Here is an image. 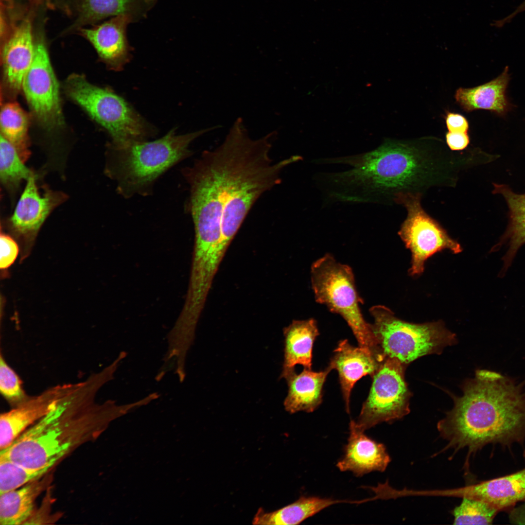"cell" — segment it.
<instances>
[{"instance_id":"13","label":"cell","mask_w":525,"mask_h":525,"mask_svg":"<svg viewBox=\"0 0 525 525\" xmlns=\"http://www.w3.org/2000/svg\"><path fill=\"white\" fill-rule=\"evenodd\" d=\"M69 384L57 385L28 397L0 416V450L9 446L23 432L49 413L67 391Z\"/></svg>"},{"instance_id":"35","label":"cell","mask_w":525,"mask_h":525,"mask_svg":"<svg viewBox=\"0 0 525 525\" xmlns=\"http://www.w3.org/2000/svg\"><path fill=\"white\" fill-rule=\"evenodd\" d=\"M519 8L521 11L525 10V0L521 5L519 6Z\"/></svg>"},{"instance_id":"11","label":"cell","mask_w":525,"mask_h":525,"mask_svg":"<svg viewBox=\"0 0 525 525\" xmlns=\"http://www.w3.org/2000/svg\"><path fill=\"white\" fill-rule=\"evenodd\" d=\"M35 118L48 129L62 126L64 120L59 85L45 45H35L33 62L26 73L22 88Z\"/></svg>"},{"instance_id":"34","label":"cell","mask_w":525,"mask_h":525,"mask_svg":"<svg viewBox=\"0 0 525 525\" xmlns=\"http://www.w3.org/2000/svg\"><path fill=\"white\" fill-rule=\"evenodd\" d=\"M510 520L514 524L525 525V506L513 510L510 513Z\"/></svg>"},{"instance_id":"27","label":"cell","mask_w":525,"mask_h":525,"mask_svg":"<svg viewBox=\"0 0 525 525\" xmlns=\"http://www.w3.org/2000/svg\"><path fill=\"white\" fill-rule=\"evenodd\" d=\"M51 469H29L0 457V493L38 480Z\"/></svg>"},{"instance_id":"8","label":"cell","mask_w":525,"mask_h":525,"mask_svg":"<svg viewBox=\"0 0 525 525\" xmlns=\"http://www.w3.org/2000/svg\"><path fill=\"white\" fill-rule=\"evenodd\" d=\"M65 89L68 96L107 132L111 144L147 140L154 134L123 98L109 89L92 84L83 75H70Z\"/></svg>"},{"instance_id":"16","label":"cell","mask_w":525,"mask_h":525,"mask_svg":"<svg viewBox=\"0 0 525 525\" xmlns=\"http://www.w3.org/2000/svg\"><path fill=\"white\" fill-rule=\"evenodd\" d=\"M132 17L121 15L96 26L82 30L101 59L111 69L121 70L130 59L126 30Z\"/></svg>"},{"instance_id":"24","label":"cell","mask_w":525,"mask_h":525,"mask_svg":"<svg viewBox=\"0 0 525 525\" xmlns=\"http://www.w3.org/2000/svg\"><path fill=\"white\" fill-rule=\"evenodd\" d=\"M38 480L0 493V525L23 524L31 517L35 500L44 487Z\"/></svg>"},{"instance_id":"17","label":"cell","mask_w":525,"mask_h":525,"mask_svg":"<svg viewBox=\"0 0 525 525\" xmlns=\"http://www.w3.org/2000/svg\"><path fill=\"white\" fill-rule=\"evenodd\" d=\"M35 51L31 24L27 20H24L16 27L1 51L4 82L14 95L21 89L24 77L33 62Z\"/></svg>"},{"instance_id":"19","label":"cell","mask_w":525,"mask_h":525,"mask_svg":"<svg viewBox=\"0 0 525 525\" xmlns=\"http://www.w3.org/2000/svg\"><path fill=\"white\" fill-rule=\"evenodd\" d=\"M492 192L501 195L508 208V223L499 242L491 252L502 247L506 252L502 258L503 266L499 276L503 277L511 265L519 248L525 244V193H517L507 185L493 183Z\"/></svg>"},{"instance_id":"1","label":"cell","mask_w":525,"mask_h":525,"mask_svg":"<svg viewBox=\"0 0 525 525\" xmlns=\"http://www.w3.org/2000/svg\"><path fill=\"white\" fill-rule=\"evenodd\" d=\"M385 140L377 148L341 158L350 169L336 183L348 202L396 204L402 194L423 195L435 187H455L459 174L475 164L471 151L455 154L440 142Z\"/></svg>"},{"instance_id":"22","label":"cell","mask_w":525,"mask_h":525,"mask_svg":"<svg viewBox=\"0 0 525 525\" xmlns=\"http://www.w3.org/2000/svg\"><path fill=\"white\" fill-rule=\"evenodd\" d=\"M284 361L280 377L283 378L300 365L312 369L314 343L319 333L314 318L296 320L283 330Z\"/></svg>"},{"instance_id":"10","label":"cell","mask_w":525,"mask_h":525,"mask_svg":"<svg viewBox=\"0 0 525 525\" xmlns=\"http://www.w3.org/2000/svg\"><path fill=\"white\" fill-rule=\"evenodd\" d=\"M422 196L402 194L396 203L404 206L407 211L398 234L411 251V266L408 272L412 276L423 272L425 262L435 253L446 249L455 254L462 250L460 245L423 210L421 204Z\"/></svg>"},{"instance_id":"7","label":"cell","mask_w":525,"mask_h":525,"mask_svg":"<svg viewBox=\"0 0 525 525\" xmlns=\"http://www.w3.org/2000/svg\"><path fill=\"white\" fill-rule=\"evenodd\" d=\"M369 312L373 318V332L384 356L407 365L419 357L439 354L456 342V335L441 321L422 324L406 322L396 317L387 307L377 305Z\"/></svg>"},{"instance_id":"20","label":"cell","mask_w":525,"mask_h":525,"mask_svg":"<svg viewBox=\"0 0 525 525\" xmlns=\"http://www.w3.org/2000/svg\"><path fill=\"white\" fill-rule=\"evenodd\" d=\"M332 370L329 366L318 372L304 368L298 374L294 370L285 375L288 386L285 410L291 414L314 411L322 402L323 385Z\"/></svg>"},{"instance_id":"32","label":"cell","mask_w":525,"mask_h":525,"mask_svg":"<svg viewBox=\"0 0 525 525\" xmlns=\"http://www.w3.org/2000/svg\"><path fill=\"white\" fill-rule=\"evenodd\" d=\"M447 128L450 132L468 133L469 123L463 115L448 112L445 116Z\"/></svg>"},{"instance_id":"6","label":"cell","mask_w":525,"mask_h":525,"mask_svg":"<svg viewBox=\"0 0 525 525\" xmlns=\"http://www.w3.org/2000/svg\"><path fill=\"white\" fill-rule=\"evenodd\" d=\"M310 277L315 301L341 316L351 329L359 347L384 358L371 324L365 320L362 313L360 305L363 299L357 290L350 267L327 253L312 263Z\"/></svg>"},{"instance_id":"18","label":"cell","mask_w":525,"mask_h":525,"mask_svg":"<svg viewBox=\"0 0 525 525\" xmlns=\"http://www.w3.org/2000/svg\"><path fill=\"white\" fill-rule=\"evenodd\" d=\"M484 501L500 511L525 501V468L515 473L446 493Z\"/></svg>"},{"instance_id":"30","label":"cell","mask_w":525,"mask_h":525,"mask_svg":"<svg viewBox=\"0 0 525 525\" xmlns=\"http://www.w3.org/2000/svg\"><path fill=\"white\" fill-rule=\"evenodd\" d=\"M0 391L5 399L13 407L28 397L17 374L7 364L2 354L0 357Z\"/></svg>"},{"instance_id":"9","label":"cell","mask_w":525,"mask_h":525,"mask_svg":"<svg viewBox=\"0 0 525 525\" xmlns=\"http://www.w3.org/2000/svg\"><path fill=\"white\" fill-rule=\"evenodd\" d=\"M406 365L386 357L371 377L369 394L364 402L356 426L366 430L383 422L400 419L409 412L412 394L405 380Z\"/></svg>"},{"instance_id":"29","label":"cell","mask_w":525,"mask_h":525,"mask_svg":"<svg viewBox=\"0 0 525 525\" xmlns=\"http://www.w3.org/2000/svg\"><path fill=\"white\" fill-rule=\"evenodd\" d=\"M462 498L460 504L452 512L454 525H490L499 512L481 500Z\"/></svg>"},{"instance_id":"26","label":"cell","mask_w":525,"mask_h":525,"mask_svg":"<svg viewBox=\"0 0 525 525\" xmlns=\"http://www.w3.org/2000/svg\"><path fill=\"white\" fill-rule=\"evenodd\" d=\"M15 147L1 135L0 142V177L4 186L16 191L22 181L35 174L24 164Z\"/></svg>"},{"instance_id":"23","label":"cell","mask_w":525,"mask_h":525,"mask_svg":"<svg viewBox=\"0 0 525 525\" xmlns=\"http://www.w3.org/2000/svg\"><path fill=\"white\" fill-rule=\"evenodd\" d=\"M343 501L317 496L300 497L294 502L270 512L260 508L255 515L252 524L261 525H298L324 509Z\"/></svg>"},{"instance_id":"31","label":"cell","mask_w":525,"mask_h":525,"mask_svg":"<svg viewBox=\"0 0 525 525\" xmlns=\"http://www.w3.org/2000/svg\"><path fill=\"white\" fill-rule=\"evenodd\" d=\"M0 268L1 270H5L15 261L19 253V247L12 237L4 233L0 234Z\"/></svg>"},{"instance_id":"21","label":"cell","mask_w":525,"mask_h":525,"mask_svg":"<svg viewBox=\"0 0 525 525\" xmlns=\"http://www.w3.org/2000/svg\"><path fill=\"white\" fill-rule=\"evenodd\" d=\"M509 79L508 67H506L499 76L488 83L471 88H459L455 100L467 112L485 109L504 116L512 107L506 94Z\"/></svg>"},{"instance_id":"28","label":"cell","mask_w":525,"mask_h":525,"mask_svg":"<svg viewBox=\"0 0 525 525\" xmlns=\"http://www.w3.org/2000/svg\"><path fill=\"white\" fill-rule=\"evenodd\" d=\"M143 0H83L82 16L91 21H99L121 15L132 16L131 12Z\"/></svg>"},{"instance_id":"5","label":"cell","mask_w":525,"mask_h":525,"mask_svg":"<svg viewBox=\"0 0 525 525\" xmlns=\"http://www.w3.org/2000/svg\"><path fill=\"white\" fill-rule=\"evenodd\" d=\"M217 127L182 135H177L174 129L154 140L122 145L111 143L106 172L116 182L117 191L123 198L150 195L160 176L192 156L190 144L200 136Z\"/></svg>"},{"instance_id":"14","label":"cell","mask_w":525,"mask_h":525,"mask_svg":"<svg viewBox=\"0 0 525 525\" xmlns=\"http://www.w3.org/2000/svg\"><path fill=\"white\" fill-rule=\"evenodd\" d=\"M349 428L344 455L336 464L338 469L351 472L357 477L374 471L384 472L391 461L384 444L368 437L355 420H350Z\"/></svg>"},{"instance_id":"4","label":"cell","mask_w":525,"mask_h":525,"mask_svg":"<svg viewBox=\"0 0 525 525\" xmlns=\"http://www.w3.org/2000/svg\"><path fill=\"white\" fill-rule=\"evenodd\" d=\"M275 133L253 140L239 118L220 145L223 155L222 240L227 244L257 199L280 183L284 168L299 159L295 156L273 162L269 154Z\"/></svg>"},{"instance_id":"12","label":"cell","mask_w":525,"mask_h":525,"mask_svg":"<svg viewBox=\"0 0 525 525\" xmlns=\"http://www.w3.org/2000/svg\"><path fill=\"white\" fill-rule=\"evenodd\" d=\"M36 179L37 175L34 174L26 180L24 191L10 219L13 231L30 242L35 239L50 213L66 197L61 192L49 190L40 193Z\"/></svg>"},{"instance_id":"15","label":"cell","mask_w":525,"mask_h":525,"mask_svg":"<svg viewBox=\"0 0 525 525\" xmlns=\"http://www.w3.org/2000/svg\"><path fill=\"white\" fill-rule=\"evenodd\" d=\"M385 359L364 348L351 345L347 339L339 342L328 366L338 372L348 413L350 412L351 390L355 383L365 376L372 377Z\"/></svg>"},{"instance_id":"2","label":"cell","mask_w":525,"mask_h":525,"mask_svg":"<svg viewBox=\"0 0 525 525\" xmlns=\"http://www.w3.org/2000/svg\"><path fill=\"white\" fill-rule=\"evenodd\" d=\"M463 395L438 423L445 449L467 448L471 455L489 444L509 446L525 439V386L486 369L466 381Z\"/></svg>"},{"instance_id":"33","label":"cell","mask_w":525,"mask_h":525,"mask_svg":"<svg viewBox=\"0 0 525 525\" xmlns=\"http://www.w3.org/2000/svg\"><path fill=\"white\" fill-rule=\"evenodd\" d=\"M445 139L448 147L452 151L463 150L470 143L468 133L448 132L446 134Z\"/></svg>"},{"instance_id":"25","label":"cell","mask_w":525,"mask_h":525,"mask_svg":"<svg viewBox=\"0 0 525 525\" xmlns=\"http://www.w3.org/2000/svg\"><path fill=\"white\" fill-rule=\"evenodd\" d=\"M0 123L1 135L15 147L21 159L26 161L31 154L26 113L16 102L5 103L1 108Z\"/></svg>"},{"instance_id":"3","label":"cell","mask_w":525,"mask_h":525,"mask_svg":"<svg viewBox=\"0 0 525 525\" xmlns=\"http://www.w3.org/2000/svg\"><path fill=\"white\" fill-rule=\"evenodd\" d=\"M110 381L104 370L85 381L70 384L65 394L46 415L29 427L0 456L32 469H51L75 448L89 440L98 428L125 405L115 402H95L99 389Z\"/></svg>"}]
</instances>
